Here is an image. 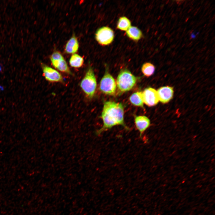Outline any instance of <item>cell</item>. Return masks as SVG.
Wrapping results in <instances>:
<instances>
[{"label":"cell","instance_id":"cell-1","mask_svg":"<svg viewBox=\"0 0 215 215\" xmlns=\"http://www.w3.org/2000/svg\"><path fill=\"white\" fill-rule=\"evenodd\" d=\"M124 115V107L122 103L112 101H105L104 103L101 116L103 126L96 131V135H99L116 125H121L126 130H129V128L125 123Z\"/></svg>","mask_w":215,"mask_h":215},{"label":"cell","instance_id":"cell-2","mask_svg":"<svg viewBox=\"0 0 215 215\" xmlns=\"http://www.w3.org/2000/svg\"><path fill=\"white\" fill-rule=\"evenodd\" d=\"M136 77L129 70L122 69L119 73L116 79V85L119 92L123 93L130 90L135 85Z\"/></svg>","mask_w":215,"mask_h":215},{"label":"cell","instance_id":"cell-3","mask_svg":"<svg viewBox=\"0 0 215 215\" xmlns=\"http://www.w3.org/2000/svg\"><path fill=\"white\" fill-rule=\"evenodd\" d=\"M80 86L86 96L89 99L92 98L95 94L97 82L92 68L89 67L82 80Z\"/></svg>","mask_w":215,"mask_h":215},{"label":"cell","instance_id":"cell-4","mask_svg":"<svg viewBox=\"0 0 215 215\" xmlns=\"http://www.w3.org/2000/svg\"><path fill=\"white\" fill-rule=\"evenodd\" d=\"M99 89L103 93L108 95H114L116 93V82L107 69L101 80Z\"/></svg>","mask_w":215,"mask_h":215},{"label":"cell","instance_id":"cell-5","mask_svg":"<svg viewBox=\"0 0 215 215\" xmlns=\"http://www.w3.org/2000/svg\"><path fill=\"white\" fill-rule=\"evenodd\" d=\"M114 38L113 30L108 27H103L96 31L95 34L96 40L102 45H107L111 43Z\"/></svg>","mask_w":215,"mask_h":215},{"label":"cell","instance_id":"cell-6","mask_svg":"<svg viewBox=\"0 0 215 215\" xmlns=\"http://www.w3.org/2000/svg\"><path fill=\"white\" fill-rule=\"evenodd\" d=\"M41 64L43 76L46 80L52 82L63 81L62 75L57 70L43 63Z\"/></svg>","mask_w":215,"mask_h":215},{"label":"cell","instance_id":"cell-7","mask_svg":"<svg viewBox=\"0 0 215 215\" xmlns=\"http://www.w3.org/2000/svg\"><path fill=\"white\" fill-rule=\"evenodd\" d=\"M142 95L144 103L149 107L156 105L159 102L157 91L153 88H145Z\"/></svg>","mask_w":215,"mask_h":215},{"label":"cell","instance_id":"cell-8","mask_svg":"<svg viewBox=\"0 0 215 215\" xmlns=\"http://www.w3.org/2000/svg\"><path fill=\"white\" fill-rule=\"evenodd\" d=\"M156 91L159 101L162 103L168 102L173 98L174 90L172 87L168 86H163Z\"/></svg>","mask_w":215,"mask_h":215},{"label":"cell","instance_id":"cell-9","mask_svg":"<svg viewBox=\"0 0 215 215\" xmlns=\"http://www.w3.org/2000/svg\"><path fill=\"white\" fill-rule=\"evenodd\" d=\"M134 123L137 130L139 131L141 138L144 132L150 126V119L145 116H136L134 117Z\"/></svg>","mask_w":215,"mask_h":215},{"label":"cell","instance_id":"cell-10","mask_svg":"<svg viewBox=\"0 0 215 215\" xmlns=\"http://www.w3.org/2000/svg\"><path fill=\"white\" fill-rule=\"evenodd\" d=\"M79 48L78 41L75 34L67 42L65 47V52L67 54H74Z\"/></svg>","mask_w":215,"mask_h":215},{"label":"cell","instance_id":"cell-11","mask_svg":"<svg viewBox=\"0 0 215 215\" xmlns=\"http://www.w3.org/2000/svg\"><path fill=\"white\" fill-rule=\"evenodd\" d=\"M50 61L53 66L59 71L68 74H72L64 59L58 60Z\"/></svg>","mask_w":215,"mask_h":215},{"label":"cell","instance_id":"cell-12","mask_svg":"<svg viewBox=\"0 0 215 215\" xmlns=\"http://www.w3.org/2000/svg\"><path fill=\"white\" fill-rule=\"evenodd\" d=\"M129 100L133 105L144 108L142 92L137 91L133 93L129 97Z\"/></svg>","mask_w":215,"mask_h":215},{"label":"cell","instance_id":"cell-13","mask_svg":"<svg viewBox=\"0 0 215 215\" xmlns=\"http://www.w3.org/2000/svg\"><path fill=\"white\" fill-rule=\"evenodd\" d=\"M126 34L129 38L135 41L140 39L142 35L140 30L135 26H131L126 31Z\"/></svg>","mask_w":215,"mask_h":215},{"label":"cell","instance_id":"cell-14","mask_svg":"<svg viewBox=\"0 0 215 215\" xmlns=\"http://www.w3.org/2000/svg\"><path fill=\"white\" fill-rule=\"evenodd\" d=\"M70 65L74 68H79L83 65L84 60L79 55L74 53L71 56L69 59Z\"/></svg>","mask_w":215,"mask_h":215},{"label":"cell","instance_id":"cell-15","mask_svg":"<svg viewBox=\"0 0 215 215\" xmlns=\"http://www.w3.org/2000/svg\"><path fill=\"white\" fill-rule=\"evenodd\" d=\"M130 21L125 16L120 17L117 24V28L123 31H127L131 26Z\"/></svg>","mask_w":215,"mask_h":215},{"label":"cell","instance_id":"cell-16","mask_svg":"<svg viewBox=\"0 0 215 215\" xmlns=\"http://www.w3.org/2000/svg\"><path fill=\"white\" fill-rule=\"evenodd\" d=\"M154 66L150 62L144 63L141 67V70L143 74L146 76L149 77L152 76L155 71Z\"/></svg>","mask_w":215,"mask_h":215},{"label":"cell","instance_id":"cell-17","mask_svg":"<svg viewBox=\"0 0 215 215\" xmlns=\"http://www.w3.org/2000/svg\"><path fill=\"white\" fill-rule=\"evenodd\" d=\"M64 59L62 54L58 51L54 52L50 56V60H56Z\"/></svg>","mask_w":215,"mask_h":215},{"label":"cell","instance_id":"cell-18","mask_svg":"<svg viewBox=\"0 0 215 215\" xmlns=\"http://www.w3.org/2000/svg\"><path fill=\"white\" fill-rule=\"evenodd\" d=\"M1 70H2V68H1V64H0V72L1 71Z\"/></svg>","mask_w":215,"mask_h":215}]
</instances>
